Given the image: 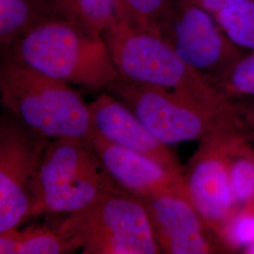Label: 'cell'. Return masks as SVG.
I'll return each mask as SVG.
<instances>
[{"label": "cell", "instance_id": "obj_23", "mask_svg": "<svg viewBox=\"0 0 254 254\" xmlns=\"http://www.w3.org/2000/svg\"><path fill=\"white\" fill-rule=\"evenodd\" d=\"M243 254H254V242L252 244V245L250 246L249 248H247L245 251L243 252Z\"/></svg>", "mask_w": 254, "mask_h": 254}, {"label": "cell", "instance_id": "obj_15", "mask_svg": "<svg viewBox=\"0 0 254 254\" xmlns=\"http://www.w3.org/2000/svg\"><path fill=\"white\" fill-rule=\"evenodd\" d=\"M49 17L88 27L100 34L117 20L113 0H40Z\"/></svg>", "mask_w": 254, "mask_h": 254}, {"label": "cell", "instance_id": "obj_4", "mask_svg": "<svg viewBox=\"0 0 254 254\" xmlns=\"http://www.w3.org/2000/svg\"><path fill=\"white\" fill-rule=\"evenodd\" d=\"M56 228L83 254H161L144 201L120 187L69 214Z\"/></svg>", "mask_w": 254, "mask_h": 254}, {"label": "cell", "instance_id": "obj_21", "mask_svg": "<svg viewBox=\"0 0 254 254\" xmlns=\"http://www.w3.org/2000/svg\"><path fill=\"white\" fill-rule=\"evenodd\" d=\"M236 127L246 136H254V98L232 103Z\"/></svg>", "mask_w": 254, "mask_h": 254}, {"label": "cell", "instance_id": "obj_9", "mask_svg": "<svg viewBox=\"0 0 254 254\" xmlns=\"http://www.w3.org/2000/svg\"><path fill=\"white\" fill-rule=\"evenodd\" d=\"M159 35L212 87L243 57L212 13L180 0L178 9H172Z\"/></svg>", "mask_w": 254, "mask_h": 254}, {"label": "cell", "instance_id": "obj_5", "mask_svg": "<svg viewBox=\"0 0 254 254\" xmlns=\"http://www.w3.org/2000/svg\"><path fill=\"white\" fill-rule=\"evenodd\" d=\"M118 187L89 139H50L32 186L29 218L69 215Z\"/></svg>", "mask_w": 254, "mask_h": 254}, {"label": "cell", "instance_id": "obj_11", "mask_svg": "<svg viewBox=\"0 0 254 254\" xmlns=\"http://www.w3.org/2000/svg\"><path fill=\"white\" fill-rule=\"evenodd\" d=\"M92 132L112 143L146 156L170 173L183 178V168L168 145L110 92L100 94L89 105Z\"/></svg>", "mask_w": 254, "mask_h": 254}, {"label": "cell", "instance_id": "obj_8", "mask_svg": "<svg viewBox=\"0 0 254 254\" xmlns=\"http://www.w3.org/2000/svg\"><path fill=\"white\" fill-rule=\"evenodd\" d=\"M234 125L232 114L223 119L200 139L197 151L183 168L191 203L221 240L229 220L239 209L231 188L225 154L228 132Z\"/></svg>", "mask_w": 254, "mask_h": 254}, {"label": "cell", "instance_id": "obj_20", "mask_svg": "<svg viewBox=\"0 0 254 254\" xmlns=\"http://www.w3.org/2000/svg\"><path fill=\"white\" fill-rule=\"evenodd\" d=\"M222 241L230 254L240 252L243 254L247 248L254 242V200L241 206L229 220Z\"/></svg>", "mask_w": 254, "mask_h": 254}, {"label": "cell", "instance_id": "obj_24", "mask_svg": "<svg viewBox=\"0 0 254 254\" xmlns=\"http://www.w3.org/2000/svg\"><path fill=\"white\" fill-rule=\"evenodd\" d=\"M249 138V140L253 143V145L254 146V136H247Z\"/></svg>", "mask_w": 254, "mask_h": 254}, {"label": "cell", "instance_id": "obj_12", "mask_svg": "<svg viewBox=\"0 0 254 254\" xmlns=\"http://www.w3.org/2000/svg\"><path fill=\"white\" fill-rule=\"evenodd\" d=\"M89 140L107 173L123 190L140 198L166 192H177L189 197L183 178L173 175L154 160L112 143L94 132Z\"/></svg>", "mask_w": 254, "mask_h": 254}, {"label": "cell", "instance_id": "obj_17", "mask_svg": "<svg viewBox=\"0 0 254 254\" xmlns=\"http://www.w3.org/2000/svg\"><path fill=\"white\" fill-rule=\"evenodd\" d=\"M119 21L159 35L172 9L170 0H113Z\"/></svg>", "mask_w": 254, "mask_h": 254}, {"label": "cell", "instance_id": "obj_16", "mask_svg": "<svg viewBox=\"0 0 254 254\" xmlns=\"http://www.w3.org/2000/svg\"><path fill=\"white\" fill-rule=\"evenodd\" d=\"M51 20L40 0H0V45L11 46L38 25Z\"/></svg>", "mask_w": 254, "mask_h": 254}, {"label": "cell", "instance_id": "obj_2", "mask_svg": "<svg viewBox=\"0 0 254 254\" xmlns=\"http://www.w3.org/2000/svg\"><path fill=\"white\" fill-rule=\"evenodd\" d=\"M0 100L29 130L47 139H89L91 110L69 83L4 58L0 66Z\"/></svg>", "mask_w": 254, "mask_h": 254}, {"label": "cell", "instance_id": "obj_1", "mask_svg": "<svg viewBox=\"0 0 254 254\" xmlns=\"http://www.w3.org/2000/svg\"><path fill=\"white\" fill-rule=\"evenodd\" d=\"M4 58L88 90H108L120 79L102 34L61 20H47L4 49Z\"/></svg>", "mask_w": 254, "mask_h": 254}, {"label": "cell", "instance_id": "obj_14", "mask_svg": "<svg viewBox=\"0 0 254 254\" xmlns=\"http://www.w3.org/2000/svg\"><path fill=\"white\" fill-rule=\"evenodd\" d=\"M225 154L233 195L240 208L254 200V146L236 122L228 132Z\"/></svg>", "mask_w": 254, "mask_h": 254}, {"label": "cell", "instance_id": "obj_13", "mask_svg": "<svg viewBox=\"0 0 254 254\" xmlns=\"http://www.w3.org/2000/svg\"><path fill=\"white\" fill-rule=\"evenodd\" d=\"M78 251L57 228L32 224L0 233L1 254H65Z\"/></svg>", "mask_w": 254, "mask_h": 254}, {"label": "cell", "instance_id": "obj_18", "mask_svg": "<svg viewBox=\"0 0 254 254\" xmlns=\"http://www.w3.org/2000/svg\"><path fill=\"white\" fill-rule=\"evenodd\" d=\"M214 16L236 46L254 50V0L236 3Z\"/></svg>", "mask_w": 254, "mask_h": 254}, {"label": "cell", "instance_id": "obj_22", "mask_svg": "<svg viewBox=\"0 0 254 254\" xmlns=\"http://www.w3.org/2000/svg\"><path fill=\"white\" fill-rule=\"evenodd\" d=\"M184 3L198 7L212 13L213 15L228 7L244 0H180Z\"/></svg>", "mask_w": 254, "mask_h": 254}, {"label": "cell", "instance_id": "obj_7", "mask_svg": "<svg viewBox=\"0 0 254 254\" xmlns=\"http://www.w3.org/2000/svg\"><path fill=\"white\" fill-rule=\"evenodd\" d=\"M50 139L25 127L9 111L0 119V233L29 218L32 186Z\"/></svg>", "mask_w": 254, "mask_h": 254}, {"label": "cell", "instance_id": "obj_19", "mask_svg": "<svg viewBox=\"0 0 254 254\" xmlns=\"http://www.w3.org/2000/svg\"><path fill=\"white\" fill-rule=\"evenodd\" d=\"M230 103L254 98V50L233 64L214 84Z\"/></svg>", "mask_w": 254, "mask_h": 254}, {"label": "cell", "instance_id": "obj_10", "mask_svg": "<svg viewBox=\"0 0 254 254\" xmlns=\"http://www.w3.org/2000/svg\"><path fill=\"white\" fill-rule=\"evenodd\" d=\"M141 199L162 254H230L188 196L166 192Z\"/></svg>", "mask_w": 254, "mask_h": 254}, {"label": "cell", "instance_id": "obj_6", "mask_svg": "<svg viewBox=\"0 0 254 254\" xmlns=\"http://www.w3.org/2000/svg\"><path fill=\"white\" fill-rule=\"evenodd\" d=\"M107 91L127 105L168 146L200 140L233 114L211 109L175 91L121 78Z\"/></svg>", "mask_w": 254, "mask_h": 254}, {"label": "cell", "instance_id": "obj_3", "mask_svg": "<svg viewBox=\"0 0 254 254\" xmlns=\"http://www.w3.org/2000/svg\"><path fill=\"white\" fill-rule=\"evenodd\" d=\"M102 36L121 79L175 91L218 111H233L232 104L160 35L117 20Z\"/></svg>", "mask_w": 254, "mask_h": 254}]
</instances>
